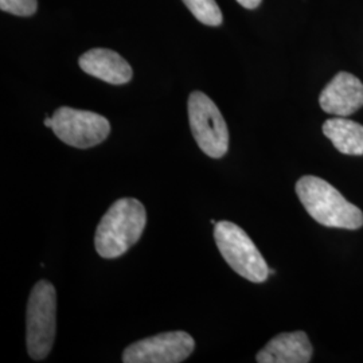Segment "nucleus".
I'll list each match as a JSON object with an SVG mask.
<instances>
[{
    "label": "nucleus",
    "instance_id": "obj_1",
    "mask_svg": "<svg viewBox=\"0 0 363 363\" xmlns=\"http://www.w3.org/2000/svg\"><path fill=\"white\" fill-rule=\"evenodd\" d=\"M147 225L143 203L135 198H121L108 208L94 234V247L103 259L125 255L142 237Z\"/></svg>",
    "mask_w": 363,
    "mask_h": 363
},
{
    "label": "nucleus",
    "instance_id": "obj_2",
    "mask_svg": "<svg viewBox=\"0 0 363 363\" xmlns=\"http://www.w3.org/2000/svg\"><path fill=\"white\" fill-rule=\"evenodd\" d=\"M296 194L307 213L323 226L347 230H357L363 226L361 208L350 203L322 178L301 177L296 183Z\"/></svg>",
    "mask_w": 363,
    "mask_h": 363
},
{
    "label": "nucleus",
    "instance_id": "obj_3",
    "mask_svg": "<svg viewBox=\"0 0 363 363\" xmlns=\"http://www.w3.org/2000/svg\"><path fill=\"white\" fill-rule=\"evenodd\" d=\"M57 330V294L52 283L38 281L28 298L26 315V345L30 357L45 359L52 351Z\"/></svg>",
    "mask_w": 363,
    "mask_h": 363
},
{
    "label": "nucleus",
    "instance_id": "obj_4",
    "mask_svg": "<svg viewBox=\"0 0 363 363\" xmlns=\"http://www.w3.org/2000/svg\"><path fill=\"white\" fill-rule=\"evenodd\" d=\"M214 240L222 257L234 272L252 283H264L271 274L262 255L247 232L230 220L214 225Z\"/></svg>",
    "mask_w": 363,
    "mask_h": 363
},
{
    "label": "nucleus",
    "instance_id": "obj_5",
    "mask_svg": "<svg viewBox=\"0 0 363 363\" xmlns=\"http://www.w3.org/2000/svg\"><path fill=\"white\" fill-rule=\"evenodd\" d=\"M189 121L195 142L203 154L220 159L229 150V130L218 106L202 91L190 94Z\"/></svg>",
    "mask_w": 363,
    "mask_h": 363
},
{
    "label": "nucleus",
    "instance_id": "obj_6",
    "mask_svg": "<svg viewBox=\"0 0 363 363\" xmlns=\"http://www.w3.org/2000/svg\"><path fill=\"white\" fill-rule=\"evenodd\" d=\"M52 118V130L55 136L67 145L81 150L103 143L111 133L109 121L91 111L61 106Z\"/></svg>",
    "mask_w": 363,
    "mask_h": 363
},
{
    "label": "nucleus",
    "instance_id": "obj_7",
    "mask_svg": "<svg viewBox=\"0 0 363 363\" xmlns=\"http://www.w3.org/2000/svg\"><path fill=\"white\" fill-rule=\"evenodd\" d=\"M193 337L184 331H169L132 343L123 352L125 363H179L194 351Z\"/></svg>",
    "mask_w": 363,
    "mask_h": 363
},
{
    "label": "nucleus",
    "instance_id": "obj_8",
    "mask_svg": "<svg viewBox=\"0 0 363 363\" xmlns=\"http://www.w3.org/2000/svg\"><path fill=\"white\" fill-rule=\"evenodd\" d=\"M325 113L347 117L363 106V84L347 72L337 73L319 96Z\"/></svg>",
    "mask_w": 363,
    "mask_h": 363
},
{
    "label": "nucleus",
    "instance_id": "obj_9",
    "mask_svg": "<svg viewBox=\"0 0 363 363\" xmlns=\"http://www.w3.org/2000/svg\"><path fill=\"white\" fill-rule=\"evenodd\" d=\"M78 64L86 74L112 85H124L133 76L130 64L120 54L109 49H91L84 52Z\"/></svg>",
    "mask_w": 363,
    "mask_h": 363
},
{
    "label": "nucleus",
    "instance_id": "obj_10",
    "mask_svg": "<svg viewBox=\"0 0 363 363\" xmlns=\"http://www.w3.org/2000/svg\"><path fill=\"white\" fill-rule=\"evenodd\" d=\"M312 345L303 331L284 333L272 337L256 357L259 363H308Z\"/></svg>",
    "mask_w": 363,
    "mask_h": 363
},
{
    "label": "nucleus",
    "instance_id": "obj_11",
    "mask_svg": "<svg viewBox=\"0 0 363 363\" xmlns=\"http://www.w3.org/2000/svg\"><path fill=\"white\" fill-rule=\"evenodd\" d=\"M323 133L343 155H363V125L346 117L328 118Z\"/></svg>",
    "mask_w": 363,
    "mask_h": 363
},
{
    "label": "nucleus",
    "instance_id": "obj_12",
    "mask_svg": "<svg viewBox=\"0 0 363 363\" xmlns=\"http://www.w3.org/2000/svg\"><path fill=\"white\" fill-rule=\"evenodd\" d=\"M195 18L208 26H220L223 16L216 0H183Z\"/></svg>",
    "mask_w": 363,
    "mask_h": 363
},
{
    "label": "nucleus",
    "instance_id": "obj_13",
    "mask_svg": "<svg viewBox=\"0 0 363 363\" xmlns=\"http://www.w3.org/2000/svg\"><path fill=\"white\" fill-rule=\"evenodd\" d=\"M38 9V0H0V10L16 16L34 15Z\"/></svg>",
    "mask_w": 363,
    "mask_h": 363
},
{
    "label": "nucleus",
    "instance_id": "obj_14",
    "mask_svg": "<svg viewBox=\"0 0 363 363\" xmlns=\"http://www.w3.org/2000/svg\"><path fill=\"white\" fill-rule=\"evenodd\" d=\"M242 7H245L247 10H255L257 9L261 3V0H237Z\"/></svg>",
    "mask_w": 363,
    "mask_h": 363
},
{
    "label": "nucleus",
    "instance_id": "obj_15",
    "mask_svg": "<svg viewBox=\"0 0 363 363\" xmlns=\"http://www.w3.org/2000/svg\"><path fill=\"white\" fill-rule=\"evenodd\" d=\"M45 125H46V127H48V128H52V117H46V118H45Z\"/></svg>",
    "mask_w": 363,
    "mask_h": 363
}]
</instances>
